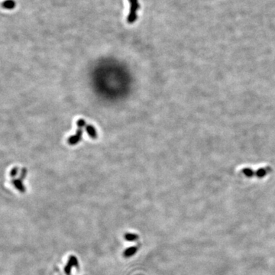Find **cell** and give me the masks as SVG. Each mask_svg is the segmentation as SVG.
Here are the masks:
<instances>
[{"label":"cell","mask_w":275,"mask_h":275,"mask_svg":"<svg viewBox=\"0 0 275 275\" xmlns=\"http://www.w3.org/2000/svg\"><path fill=\"white\" fill-rule=\"evenodd\" d=\"M129 3L131 5L130 13L127 18V22L132 24L137 19V10L139 8V5L138 0H129Z\"/></svg>","instance_id":"obj_1"},{"label":"cell","mask_w":275,"mask_h":275,"mask_svg":"<svg viewBox=\"0 0 275 275\" xmlns=\"http://www.w3.org/2000/svg\"><path fill=\"white\" fill-rule=\"evenodd\" d=\"M78 260L74 255H70L69 257L68 261L66 263V266L64 267V272L66 275H70V272L72 270V267H78Z\"/></svg>","instance_id":"obj_2"},{"label":"cell","mask_w":275,"mask_h":275,"mask_svg":"<svg viewBox=\"0 0 275 275\" xmlns=\"http://www.w3.org/2000/svg\"><path fill=\"white\" fill-rule=\"evenodd\" d=\"M82 135H83L82 128H78L77 132H76V135L70 137V138L68 139V140H67V142H68L69 145H76L77 143L80 142L81 139H82Z\"/></svg>","instance_id":"obj_3"},{"label":"cell","mask_w":275,"mask_h":275,"mask_svg":"<svg viewBox=\"0 0 275 275\" xmlns=\"http://www.w3.org/2000/svg\"><path fill=\"white\" fill-rule=\"evenodd\" d=\"M243 173H244L247 177H253V176H255V177H263L268 173V169H267V170L261 169L260 171H258L257 172H253V171H251V170H244Z\"/></svg>","instance_id":"obj_4"},{"label":"cell","mask_w":275,"mask_h":275,"mask_svg":"<svg viewBox=\"0 0 275 275\" xmlns=\"http://www.w3.org/2000/svg\"><path fill=\"white\" fill-rule=\"evenodd\" d=\"M12 183L19 192H21V193H24L25 192V187L22 183V180H20V179H13Z\"/></svg>","instance_id":"obj_5"},{"label":"cell","mask_w":275,"mask_h":275,"mask_svg":"<svg viewBox=\"0 0 275 275\" xmlns=\"http://www.w3.org/2000/svg\"><path fill=\"white\" fill-rule=\"evenodd\" d=\"M86 131L87 134L89 135V136L92 138V139H96L97 138V132L95 128L92 125H86Z\"/></svg>","instance_id":"obj_6"},{"label":"cell","mask_w":275,"mask_h":275,"mask_svg":"<svg viewBox=\"0 0 275 275\" xmlns=\"http://www.w3.org/2000/svg\"><path fill=\"white\" fill-rule=\"evenodd\" d=\"M138 251V248L135 247V246H133V247H130L126 248L123 252V256L125 258H129L131 256H132V255H135V253Z\"/></svg>","instance_id":"obj_7"},{"label":"cell","mask_w":275,"mask_h":275,"mask_svg":"<svg viewBox=\"0 0 275 275\" xmlns=\"http://www.w3.org/2000/svg\"><path fill=\"white\" fill-rule=\"evenodd\" d=\"M125 240H126L128 241H134L137 239H139V235L136 234H133V233H126L124 235Z\"/></svg>","instance_id":"obj_8"},{"label":"cell","mask_w":275,"mask_h":275,"mask_svg":"<svg viewBox=\"0 0 275 275\" xmlns=\"http://www.w3.org/2000/svg\"><path fill=\"white\" fill-rule=\"evenodd\" d=\"M15 6V3L13 0H6L2 3V6L7 9H12L14 8Z\"/></svg>","instance_id":"obj_9"},{"label":"cell","mask_w":275,"mask_h":275,"mask_svg":"<svg viewBox=\"0 0 275 275\" xmlns=\"http://www.w3.org/2000/svg\"><path fill=\"white\" fill-rule=\"evenodd\" d=\"M76 125H77L78 128H82V129H83V127H86V121H85L84 119H78V120H77V122H76Z\"/></svg>","instance_id":"obj_10"},{"label":"cell","mask_w":275,"mask_h":275,"mask_svg":"<svg viewBox=\"0 0 275 275\" xmlns=\"http://www.w3.org/2000/svg\"><path fill=\"white\" fill-rule=\"evenodd\" d=\"M18 167H14V168L12 169V171H11V172H10V176H11V177H15V176L17 175V174H18Z\"/></svg>","instance_id":"obj_11"}]
</instances>
